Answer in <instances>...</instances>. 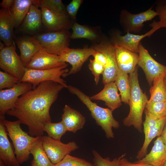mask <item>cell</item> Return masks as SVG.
Masks as SVG:
<instances>
[{"instance_id": "cell-36", "label": "cell", "mask_w": 166, "mask_h": 166, "mask_svg": "<svg viewBox=\"0 0 166 166\" xmlns=\"http://www.w3.org/2000/svg\"><path fill=\"white\" fill-rule=\"evenodd\" d=\"M156 11L159 16L160 20L158 22L154 21L150 24L154 32L161 28H166V4H159L156 7Z\"/></svg>"}, {"instance_id": "cell-29", "label": "cell", "mask_w": 166, "mask_h": 166, "mask_svg": "<svg viewBox=\"0 0 166 166\" xmlns=\"http://www.w3.org/2000/svg\"><path fill=\"white\" fill-rule=\"evenodd\" d=\"M149 91L150 97L147 104H152L166 100V85L164 77L155 80Z\"/></svg>"}, {"instance_id": "cell-43", "label": "cell", "mask_w": 166, "mask_h": 166, "mask_svg": "<svg viewBox=\"0 0 166 166\" xmlns=\"http://www.w3.org/2000/svg\"><path fill=\"white\" fill-rule=\"evenodd\" d=\"M160 136L163 142L166 145V122L160 135Z\"/></svg>"}, {"instance_id": "cell-41", "label": "cell", "mask_w": 166, "mask_h": 166, "mask_svg": "<svg viewBox=\"0 0 166 166\" xmlns=\"http://www.w3.org/2000/svg\"><path fill=\"white\" fill-rule=\"evenodd\" d=\"M95 50V51L93 55L94 57L93 59L98 63L105 67L107 60L105 55L101 52Z\"/></svg>"}, {"instance_id": "cell-17", "label": "cell", "mask_w": 166, "mask_h": 166, "mask_svg": "<svg viewBox=\"0 0 166 166\" xmlns=\"http://www.w3.org/2000/svg\"><path fill=\"white\" fill-rule=\"evenodd\" d=\"M152 8L144 12L135 14L124 11L123 17L126 31L138 32L141 30L144 22L150 20L158 15L157 12L152 10Z\"/></svg>"}, {"instance_id": "cell-13", "label": "cell", "mask_w": 166, "mask_h": 166, "mask_svg": "<svg viewBox=\"0 0 166 166\" xmlns=\"http://www.w3.org/2000/svg\"><path fill=\"white\" fill-rule=\"evenodd\" d=\"M93 49L103 53L106 57V63L102 74V83L105 85L115 82L119 69L116 59L113 45L108 43H102L95 46Z\"/></svg>"}, {"instance_id": "cell-32", "label": "cell", "mask_w": 166, "mask_h": 166, "mask_svg": "<svg viewBox=\"0 0 166 166\" xmlns=\"http://www.w3.org/2000/svg\"><path fill=\"white\" fill-rule=\"evenodd\" d=\"M38 3L55 13L69 18V15L61 0H38Z\"/></svg>"}, {"instance_id": "cell-33", "label": "cell", "mask_w": 166, "mask_h": 166, "mask_svg": "<svg viewBox=\"0 0 166 166\" xmlns=\"http://www.w3.org/2000/svg\"><path fill=\"white\" fill-rule=\"evenodd\" d=\"M144 110L156 118L160 119L165 117H166V100L147 104Z\"/></svg>"}, {"instance_id": "cell-42", "label": "cell", "mask_w": 166, "mask_h": 166, "mask_svg": "<svg viewBox=\"0 0 166 166\" xmlns=\"http://www.w3.org/2000/svg\"><path fill=\"white\" fill-rule=\"evenodd\" d=\"M14 0H3L0 4L2 8L10 10L12 7Z\"/></svg>"}, {"instance_id": "cell-28", "label": "cell", "mask_w": 166, "mask_h": 166, "mask_svg": "<svg viewBox=\"0 0 166 166\" xmlns=\"http://www.w3.org/2000/svg\"><path fill=\"white\" fill-rule=\"evenodd\" d=\"M115 82L120 92L122 102L128 104L131 93L129 76L119 69Z\"/></svg>"}, {"instance_id": "cell-26", "label": "cell", "mask_w": 166, "mask_h": 166, "mask_svg": "<svg viewBox=\"0 0 166 166\" xmlns=\"http://www.w3.org/2000/svg\"><path fill=\"white\" fill-rule=\"evenodd\" d=\"M166 122V117L163 118L156 125L144 132L145 138L142 147L138 151L136 158L138 160L143 158L147 154L148 146L152 140L160 136Z\"/></svg>"}, {"instance_id": "cell-3", "label": "cell", "mask_w": 166, "mask_h": 166, "mask_svg": "<svg viewBox=\"0 0 166 166\" xmlns=\"http://www.w3.org/2000/svg\"><path fill=\"white\" fill-rule=\"evenodd\" d=\"M66 88L70 93L76 96L86 106L97 124L104 131L107 137L113 138L114 135L113 128H118L120 125L113 117V111L108 108H104L98 106L92 101L90 97L75 87L68 85Z\"/></svg>"}, {"instance_id": "cell-20", "label": "cell", "mask_w": 166, "mask_h": 166, "mask_svg": "<svg viewBox=\"0 0 166 166\" xmlns=\"http://www.w3.org/2000/svg\"><path fill=\"white\" fill-rule=\"evenodd\" d=\"M14 27L15 25L10 10L2 8L0 10V38L6 46L13 45Z\"/></svg>"}, {"instance_id": "cell-10", "label": "cell", "mask_w": 166, "mask_h": 166, "mask_svg": "<svg viewBox=\"0 0 166 166\" xmlns=\"http://www.w3.org/2000/svg\"><path fill=\"white\" fill-rule=\"evenodd\" d=\"M32 84L19 82L14 87L0 90V119H5V114L12 109L22 95L31 89Z\"/></svg>"}, {"instance_id": "cell-18", "label": "cell", "mask_w": 166, "mask_h": 166, "mask_svg": "<svg viewBox=\"0 0 166 166\" xmlns=\"http://www.w3.org/2000/svg\"><path fill=\"white\" fill-rule=\"evenodd\" d=\"M0 160L6 166H20L8 137L7 132L2 121L0 120Z\"/></svg>"}, {"instance_id": "cell-40", "label": "cell", "mask_w": 166, "mask_h": 166, "mask_svg": "<svg viewBox=\"0 0 166 166\" xmlns=\"http://www.w3.org/2000/svg\"><path fill=\"white\" fill-rule=\"evenodd\" d=\"M125 155L121 158L120 161V166H153L150 164L137 161L132 163L124 158Z\"/></svg>"}, {"instance_id": "cell-47", "label": "cell", "mask_w": 166, "mask_h": 166, "mask_svg": "<svg viewBox=\"0 0 166 166\" xmlns=\"http://www.w3.org/2000/svg\"><path fill=\"white\" fill-rule=\"evenodd\" d=\"M163 166H166V162L164 163V164Z\"/></svg>"}, {"instance_id": "cell-15", "label": "cell", "mask_w": 166, "mask_h": 166, "mask_svg": "<svg viewBox=\"0 0 166 166\" xmlns=\"http://www.w3.org/2000/svg\"><path fill=\"white\" fill-rule=\"evenodd\" d=\"M113 45L119 69L127 74L133 72L138 65L139 54L122 47Z\"/></svg>"}, {"instance_id": "cell-14", "label": "cell", "mask_w": 166, "mask_h": 166, "mask_svg": "<svg viewBox=\"0 0 166 166\" xmlns=\"http://www.w3.org/2000/svg\"><path fill=\"white\" fill-rule=\"evenodd\" d=\"M35 5L41 9L42 24L48 32L69 29L71 26L69 18L58 14L35 0Z\"/></svg>"}, {"instance_id": "cell-1", "label": "cell", "mask_w": 166, "mask_h": 166, "mask_svg": "<svg viewBox=\"0 0 166 166\" xmlns=\"http://www.w3.org/2000/svg\"><path fill=\"white\" fill-rule=\"evenodd\" d=\"M65 87L57 82L47 81L26 92L18 99L14 106L6 113L27 126L28 133L34 137L43 136L45 124L51 122V105L60 91Z\"/></svg>"}, {"instance_id": "cell-39", "label": "cell", "mask_w": 166, "mask_h": 166, "mask_svg": "<svg viewBox=\"0 0 166 166\" xmlns=\"http://www.w3.org/2000/svg\"><path fill=\"white\" fill-rule=\"evenodd\" d=\"M83 2L82 0H73L67 6V12L73 19H76L77 12Z\"/></svg>"}, {"instance_id": "cell-16", "label": "cell", "mask_w": 166, "mask_h": 166, "mask_svg": "<svg viewBox=\"0 0 166 166\" xmlns=\"http://www.w3.org/2000/svg\"><path fill=\"white\" fill-rule=\"evenodd\" d=\"M118 90L115 82L109 83L105 84L102 90L90 97V98L92 100L104 101L105 105L113 111L122 104Z\"/></svg>"}, {"instance_id": "cell-5", "label": "cell", "mask_w": 166, "mask_h": 166, "mask_svg": "<svg viewBox=\"0 0 166 166\" xmlns=\"http://www.w3.org/2000/svg\"><path fill=\"white\" fill-rule=\"evenodd\" d=\"M70 35L66 30L47 32L34 36L49 52L60 56L69 48Z\"/></svg>"}, {"instance_id": "cell-44", "label": "cell", "mask_w": 166, "mask_h": 166, "mask_svg": "<svg viewBox=\"0 0 166 166\" xmlns=\"http://www.w3.org/2000/svg\"><path fill=\"white\" fill-rule=\"evenodd\" d=\"M0 166H6L4 162L1 160H0Z\"/></svg>"}, {"instance_id": "cell-6", "label": "cell", "mask_w": 166, "mask_h": 166, "mask_svg": "<svg viewBox=\"0 0 166 166\" xmlns=\"http://www.w3.org/2000/svg\"><path fill=\"white\" fill-rule=\"evenodd\" d=\"M67 66L45 70H36L26 68L22 79L19 82L30 83L33 85L32 89L35 88L41 82L51 81L62 85L66 88L67 85L61 78L67 73L69 69Z\"/></svg>"}, {"instance_id": "cell-4", "label": "cell", "mask_w": 166, "mask_h": 166, "mask_svg": "<svg viewBox=\"0 0 166 166\" xmlns=\"http://www.w3.org/2000/svg\"><path fill=\"white\" fill-rule=\"evenodd\" d=\"M1 120L6 128L8 135L12 141L18 162L21 164L27 161L30 158L31 146L39 137L31 136L24 131L18 120L15 121L5 119Z\"/></svg>"}, {"instance_id": "cell-45", "label": "cell", "mask_w": 166, "mask_h": 166, "mask_svg": "<svg viewBox=\"0 0 166 166\" xmlns=\"http://www.w3.org/2000/svg\"><path fill=\"white\" fill-rule=\"evenodd\" d=\"M5 44L3 43H2V42L0 41V50L3 49L5 46H4Z\"/></svg>"}, {"instance_id": "cell-31", "label": "cell", "mask_w": 166, "mask_h": 166, "mask_svg": "<svg viewBox=\"0 0 166 166\" xmlns=\"http://www.w3.org/2000/svg\"><path fill=\"white\" fill-rule=\"evenodd\" d=\"M44 130L49 136L58 140H60L62 136L67 131L61 121L57 123L50 122L46 124L45 125Z\"/></svg>"}, {"instance_id": "cell-8", "label": "cell", "mask_w": 166, "mask_h": 166, "mask_svg": "<svg viewBox=\"0 0 166 166\" xmlns=\"http://www.w3.org/2000/svg\"><path fill=\"white\" fill-rule=\"evenodd\" d=\"M13 44L5 46L0 50V68L4 72L19 80L22 79L26 68L20 56L17 53Z\"/></svg>"}, {"instance_id": "cell-23", "label": "cell", "mask_w": 166, "mask_h": 166, "mask_svg": "<svg viewBox=\"0 0 166 166\" xmlns=\"http://www.w3.org/2000/svg\"><path fill=\"white\" fill-rule=\"evenodd\" d=\"M154 32L151 29L144 34L136 35L127 32L124 35L117 34L113 39V45L122 47L132 52L138 53L140 41L144 38L150 36Z\"/></svg>"}, {"instance_id": "cell-27", "label": "cell", "mask_w": 166, "mask_h": 166, "mask_svg": "<svg viewBox=\"0 0 166 166\" xmlns=\"http://www.w3.org/2000/svg\"><path fill=\"white\" fill-rule=\"evenodd\" d=\"M34 2L32 0H14L10 10L15 27L21 26Z\"/></svg>"}, {"instance_id": "cell-12", "label": "cell", "mask_w": 166, "mask_h": 166, "mask_svg": "<svg viewBox=\"0 0 166 166\" xmlns=\"http://www.w3.org/2000/svg\"><path fill=\"white\" fill-rule=\"evenodd\" d=\"M68 66L60 57L42 48L32 57L26 68L36 70L49 69Z\"/></svg>"}, {"instance_id": "cell-2", "label": "cell", "mask_w": 166, "mask_h": 166, "mask_svg": "<svg viewBox=\"0 0 166 166\" xmlns=\"http://www.w3.org/2000/svg\"><path fill=\"white\" fill-rule=\"evenodd\" d=\"M131 93L128 105L130 110L128 116L123 120L124 125L127 127L133 126L142 132V116L148 101L145 93L143 92L139 85L138 73V66L135 70L129 74Z\"/></svg>"}, {"instance_id": "cell-46", "label": "cell", "mask_w": 166, "mask_h": 166, "mask_svg": "<svg viewBox=\"0 0 166 166\" xmlns=\"http://www.w3.org/2000/svg\"><path fill=\"white\" fill-rule=\"evenodd\" d=\"M164 82H165V85H166V76H165L164 77Z\"/></svg>"}, {"instance_id": "cell-7", "label": "cell", "mask_w": 166, "mask_h": 166, "mask_svg": "<svg viewBox=\"0 0 166 166\" xmlns=\"http://www.w3.org/2000/svg\"><path fill=\"white\" fill-rule=\"evenodd\" d=\"M40 138L46 154L54 164L59 163L67 155L79 148L73 141L65 144L60 140L54 139L46 136H40Z\"/></svg>"}, {"instance_id": "cell-19", "label": "cell", "mask_w": 166, "mask_h": 166, "mask_svg": "<svg viewBox=\"0 0 166 166\" xmlns=\"http://www.w3.org/2000/svg\"><path fill=\"white\" fill-rule=\"evenodd\" d=\"M16 43L19 48L22 61L26 68L32 57L42 48L33 36H23L18 38Z\"/></svg>"}, {"instance_id": "cell-11", "label": "cell", "mask_w": 166, "mask_h": 166, "mask_svg": "<svg viewBox=\"0 0 166 166\" xmlns=\"http://www.w3.org/2000/svg\"><path fill=\"white\" fill-rule=\"evenodd\" d=\"M95 51L93 48L68 49L59 56L64 62L69 63L72 67L63 77H65L80 71L84 63L90 56L93 55Z\"/></svg>"}, {"instance_id": "cell-35", "label": "cell", "mask_w": 166, "mask_h": 166, "mask_svg": "<svg viewBox=\"0 0 166 166\" xmlns=\"http://www.w3.org/2000/svg\"><path fill=\"white\" fill-rule=\"evenodd\" d=\"M54 166H94L93 164L85 160L72 156L67 155L59 163Z\"/></svg>"}, {"instance_id": "cell-37", "label": "cell", "mask_w": 166, "mask_h": 166, "mask_svg": "<svg viewBox=\"0 0 166 166\" xmlns=\"http://www.w3.org/2000/svg\"><path fill=\"white\" fill-rule=\"evenodd\" d=\"M19 82V80L9 73L0 71V90L11 88Z\"/></svg>"}, {"instance_id": "cell-24", "label": "cell", "mask_w": 166, "mask_h": 166, "mask_svg": "<svg viewBox=\"0 0 166 166\" xmlns=\"http://www.w3.org/2000/svg\"><path fill=\"white\" fill-rule=\"evenodd\" d=\"M34 4L30 6L22 25V28L26 32L33 34L39 30L42 24L40 9Z\"/></svg>"}, {"instance_id": "cell-9", "label": "cell", "mask_w": 166, "mask_h": 166, "mask_svg": "<svg viewBox=\"0 0 166 166\" xmlns=\"http://www.w3.org/2000/svg\"><path fill=\"white\" fill-rule=\"evenodd\" d=\"M138 53V65L143 70L150 85L156 79L166 76V66L154 59L141 42L139 46Z\"/></svg>"}, {"instance_id": "cell-22", "label": "cell", "mask_w": 166, "mask_h": 166, "mask_svg": "<svg viewBox=\"0 0 166 166\" xmlns=\"http://www.w3.org/2000/svg\"><path fill=\"white\" fill-rule=\"evenodd\" d=\"M138 161L147 163L153 166H163L166 162V145L160 136L154 142L151 151L141 159Z\"/></svg>"}, {"instance_id": "cell-38", "label": "cell", "mask_w": 166, "mask_h": 166, "mask_svg": "<svg viewBox=\"0 0 166 166\" xmlns=\"http://www.w3.org/2000/svg\"><path fill=\"white\" fill-rule=\"evenodd\" d=\"M89 69L94 77V80L96 85L99 83L101 75L103 74L105 67L96 62L93 59H90L88 65Z\"/></svg>"}, {"instance_id": "cell-21", "label": "cell", "mask_w": 166, "mask_h": 166, "mask_svg": "<svg viewBox=\"0 0 166 166\" xmlns=\"http://www.w3.org/2000/svg\"><path fill=\"white\" fill-rule=\"evenodd\" d=\"M63 111L61 121L67 131L75 133L83 127L85 118L79 112L67 105H65Z\"/></svg>"}, {"instance_id": "cell-30", "label": "cell", "mask_w": 166, "mask_h": 166, "mask_svg": "<svg viewBox=\"0 0 166 166\" xmlns=\"http://www.w3.org/2000/svg\"><path fill=\"white\" fill-rule=\"evenodd\" d=\"M72 29L73 32L70 35L72 39L86 38L93 40L97 37L96 34L93 31L77 22L73 24Z\"/></svg>"}, {"instance_id": "cell-34", "label": "cell", "mask_w": 166, "mask_h": 166, "mask_svg": "<svg viewBox=\"0 0 166 166\" xmlns=\"http://www.w3.org/2000/svg\"><path fill=\"white\" fill-rule=\"evenodd\" d=\"M93 165L94 166H120V160L126 154L122 155L118 158L111 160L109 157H103L97 151L93 150Z\"/></svg>"}, {"instance_id": "cell-25", "label": "cell", "mask_w": 166, "mask_h": 166, "mask_svg": "<svg viewBox=\"0 0 166 166\" xmlns=\"http://www.w3.org/2000/svg\"><path fill=\"white\" fill-rule=\"evenodd\" d=\"M30 152L33 157L31 166H54L43 148L40 137L33 143Z\"/></svg>"}]
</instances>
